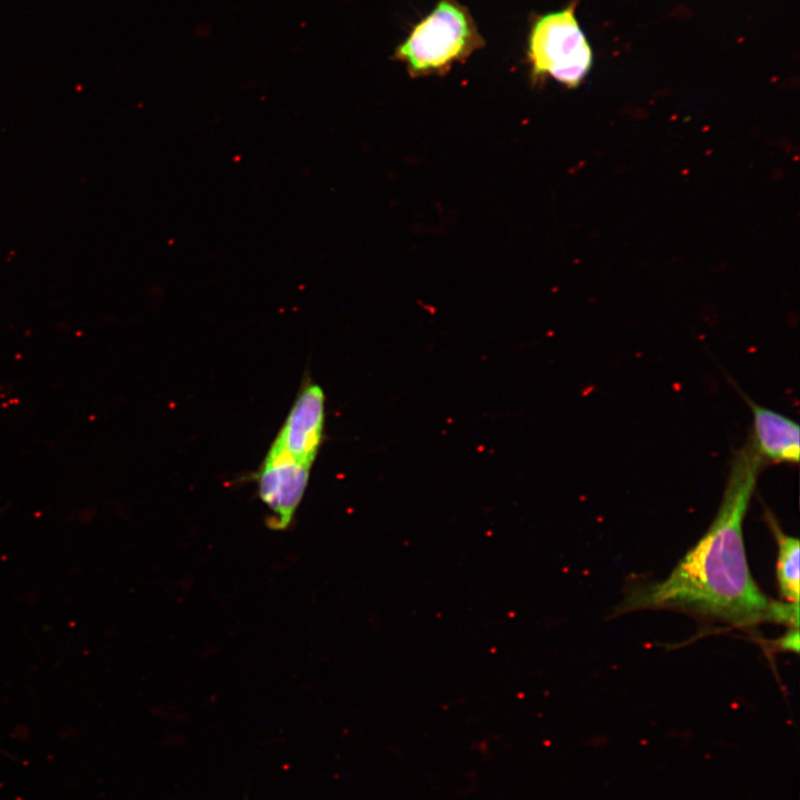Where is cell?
Returning <instances> with one entry per match:
<instances>
[{
    "instance_id": "3",
    "label": "cell",
    "mask_w": 800,
    "mask_h": 800,
    "mask_svg": "<svg viewBox=\"0 0 800 800\" xmlns=\"http://www.w3.org/2000/svg\"><path fill=\"white\" fill-rule=\"evenodd\" d=\"M592 61V49L576 17L574 3L529 14L524 62L533 84L552 78L567 88H577Z\"/></svg>"
},
{
    "instance_id": "6",
    "label": "cell",
    "mask_w": 800,
    "mask_h": 800,
    "mask_svg": "<svg viewBox=\"0 0 800 800\" xmlns=\"http://www.w3.org/2000/svg\"><path fill=\"white\" fill-rule=\"evenodd\" d=\"M742 396L752 412V432L748 439L763 463L798 464L799 424L787 416L756 403L746 394Z\"/></svg>"
},
{
    "instance_id": "8",
    "label": "cell",
    "mask_w": 800,
    "mask_h": 800,
    "mask_svg": "<svg viewBox=\"0 0 800 800\" xmlns=\"http://www.w3.org/2000/svg\"><path fill=\"white\" fill-rule=\"evenodd\" d=\"M780 649L798 651L799 632L798 628H791L780 641Z\"/></svg>"
},
{
    "instance_id": "5",
    "label": "cell",
    "mask_w": 800,
    "mask_h": 800,
    "mask_svg": "<svg viewBox=\"0 0 800 800\" xmlns=\"http://www.w3.org/2000/svg\"><path fill=\"white\" fill-rule=\"evenodd\" d=\"M324 400L321 387L306 383L274 439L301 462L312 464L319 452L324 427Z\"/></svg>"
},
{
    "instance_id": "1",
    "label": "cell",
    "mask_w": 800,
    "mask_h": 800,
    "mask_svg": "<svg viewBox=\"0 0 800 800\" xmlns=\"http://www.w3.org/2000/svg\"><path fill=\"white\" fill-rule=\"evenodd\" d=\"M763 464L747 439L731 460L720 508L704 536L667 578L631 588L616 614L668 609L734 627L777 622L798 628L799 606L768 598L746 556L742 526Z\"/></svg>"
},
{
    "instance_id": "4",
    "label": "cell",
    "mask_w": 800,
    "mask_h": 800,
    "mask_svg": "<svg viewBox=\"0 0 800 800\" xmlns=\"http://www.w3.org/2000/svg\"><path fill=\"white\" fill-rule=\"evenodd\" d=\"M312 464L301 462L272 442L256 473L258 494L271 511L267 526L288 529L306 492Z\"/></svg>"
},
{
    "instance_id": "7",
    "label": "cell",
    "mask_w": 800,
    "mask_h": 800,
    "mask_svg": "<svg viewBox=\"0 0 800 800\" xmlns=\"http://www.w3.org/2000/svg\"><path fill=\"white\" fill-rule=\"evenodd\" d=\"M769 522L778 542L776 573L780 596L799 606V540L783 533L771 516Z\"/></svg>"
},
{
    "instance_id": "2",
    "label": "cell",
    "mask_w": 800,
    "mask_h": 800,
    "mask_svg": "<svg viewBox=\"0 0 800 800\" xmlns=\"http://www.w3.org/2000/svg\"><path fill=\"white\" fill-rule=\"evenodd\" d=\"M484 46L469 9L458 0H439L411 26L391 59L403 63L411 78L444 76Z\"/></svg>"
}]
</instances>
